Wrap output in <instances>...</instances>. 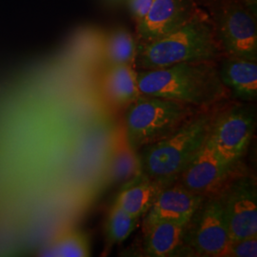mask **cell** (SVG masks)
Masks as SVG:
<instances>
[{
	"label": "cell",
	"mask_w": 257,
	"mask_h": 257,
	"mask_svg": "<svg viewBox=\"0 0 257 257\" xmlns=\"http://www.w3.org/2000/svg\"><path fill=\"white\" fill-rule=\"evenodd\" d=\"M256 110L251 104L239 103L215 112L209 138L221 156L240 163L254 135Z\"/></svg>",
	"instance_id": "obj_7"
},
{
	"label": "cell",
	"mask_w": 257,
	"mask_h": 257,
	"mask_svg": "<svg viewBox=\"0 0 257 257\" xmlns=\"http://www.w3.org/2000/svg\"><path fill=\"white\" fill-rule=\"evenodd\" d=\"M104 87L110 100L118 106H128L141 94L138 71L133 65L109 66L104 77Z\"/></svg>",
	"instance_id": "obj_15"
},
{
	"label": "cell",
	"mask_w": 257,
	"mask_h": 257,
	"mask_svg": "<svg viewBox=\"0 0 257 257\" xmlns=\"http://www.w3.org/2000/svg\"><path fill=\"white\" fill-rule=\"evenodd\" d=\"M107 6L109 7H116V6H119L123 2L127 1V0H103Z\"/></svg>",
	"instance_id": "obj_22"
},
{
	"label": "cell",
	"mask_w": 257,
	"mask_h": 257,
	"mask_svg": "<svg viewBox=\"0 0 257 257\" xmlns=\"http://www.w3.org/2000/svg\"><path fill=\"white\" fill-rule=\"evenodd\" d=\"M224 55L208 14L203 8L182 27L154 41L138 44L137 71L192 61H217Z\"/></svg>",
	"instance_id": "obj_2"
},
{
	"label": "cell",
	"mask_w": 257,
	"mask_h": 257,
	"mask_svg": "<svg viewBox=\"0 0 257 257\" xmlns=\"http://www.w3.org/2000/svg\"><path fill=\"white\" fill-rule=\"evenodd\" d=\"M141 94L210 108L230 95L221 81L217 61H192L138 71Z\"/></svg>",
	"instance_id": "obj_1"
},
{
	"label": "cell",
	"mask_w": 257,
	"mask_h": 257,
	"mask_svg": "<svg viewBox=\"0 0 257 257\" xmlns=\"http://www.w3.org/2000/svg\"><path fill=\"white\" fill-rule=\"evenodd\" d=\"M217 67L221 81L231 95L243 102L256 99L257 61L223 55Z\"/></svg>",
	"instance_id": "obj_12"
},
{
	"label": "cell",
	"mask_w": 257,
	"mask_h": 257,
	"mask_svg": "<svg viewBox=\"0 0 257 257\" xmlns=\"http://www.w3.org/2000/svg\"><path fill=\"white\" fill-rule=\"evenodd\" d=\"M214 115L199 111L169 137L139 150L141 172L163 187L173 183L206 143Z\"/></svg>",
	"instance_id": "obj_3"
},
{
	"label": "cell",
	"mask_w": 257,
	"mask_h": 257,
	"mask_svg": "<svg viewBox=\"0 0 257 257\" xmlns=\"http://www.w3.org/2000/svg\"><path fill=\"white\" fill-rule=\"evenodd\" d=\"M126 2L132 19L138 24L146 17L155 0H127Z\"/></svg>",
	"instance_id": "obj_21"
},
{
	"label": "cell",
	"mask_w": 257,
	"mask_h": 257,
	"mask_svg": "<svg viewBox=\"0 0 257 257\" xmlns=\"http://www.w3.org/2000/svg\"><path fill=\"white\" fill-rule=\"evenodd\" d=\"M238 175L239 163L226 160L208 138L200 152L175 177L173 183L192 193L209 196L218 194Z\"/></svg>",
	"instance_id": "obj_8"
},
{
	"label": "cell",
	"mask_w": 257,
	"mask_h": 257,
	"mask_svg": "<svg viewBox=\"0 0 257 257\" xmlns=\"http://www.w3.org/2000/svg\"><path fill=\"white\" fill-rule=\"evenodd\" d=\"M184 226L170 221H160L144 228L143 248L147 256L175 255L184 245Z\"/></svg>",
	"instance_id": "obj_14"
},
{
	"label": "cell",
	"mask_w": 257,
	"mask_h": 257,
	"mask_svg": "<svg viewBox=\"0 0 257 257\" xmlns=\"http://www.w3.org/2000/svg\"><path fill=\"white\" fill-rule=\"evenodd\" d=\"M124 185L114 203L136 218L146 214L157 194L163 189L161 184L149 178L142 172Z\"/></svg>",
	"instance_id": "obj_13"
},
{
	"label": "cell",
	"mask_w": 257,
	"mask_h": 257,
	"mask_svg": "<svg viewBox=\"0 0 257 257\" xmlns=\"http://www.w3.org/2000/svg\"><path fill=\"white\" fill-rule=\"evenodd\" d=\"M184 245L200 256H226L230 244L220 197L209 195L184 226Z\"/></svg>",
	"instance_id": "obj_6"
},
{
	"label": "cell",
	"mask_w": 257,
	"mask_h": 257,
	"mask_svg": "<svg viewBox=\"0 0 257 257\" xmlns=\"http://www.w3.org/2000/svg\"><path fill=\"white\" fill-rule=\"evenodd\" d=\"M224 55L257 61L256 11L241 0H205Z\"/></svg>",
	"instance_id": "obj_5"
},
{
	"label": "cell",
	"mask_w": 257,
	"mask_h": 257,
	"mask_svg": "<svg viewBox=\"0 0 257 257\" xmlns=\"http://www.w3.org/2000/svg\"><path fill=\"white\" fill-rule=\"evenodd\" d=\"M138 220L113 203L106 221V234L110 244H119L128 238L138 227Z\"/></svg>",
	"instance_id": "obj_18"
},
{
	"label": "cell",
	"mask_w": 257,
	"mask_h": 257,
	"mask_svg": "<svg viewBox=\"0 0 257 257\" xmlns=\"http://www.w3.org/2000/svg\"><path fill=\"white\" fill-rule=\"evenodd\" d=\"M42 256L85 257L91 255V246L85 233L78 230H66L53 239Z\"/></svg>",
	"instance_id": "obj_17"
},
{
	"label": "cell",
	"mask_w": 257,
	"mask_h": 257,
	"mask_svg": "<svg viewBox=\"0 0 257 257\" xmlns=\"http://www.w3.org/2000/svg\"><path fill=\"white\" fill-rule=\"evenodd\" d=\"M128 107L126 139L136 152L169 137L199 112L186 103L144 94Z\"/></svg>",
	"instance_id": "obj_4"
},
{
	"label": "cell",
	"mask_w": 257,
	"mask_h": 257,
	"mask_svg": "<svg viewBox=\"0 0 257 257\" xmlns=\"http://www.w3.org/2000/svg\"><path fill=\"white\" fill-rule=\"evenodd\" d=\"M141 173L139 156L130 147L128 141L114 153L111 163V177L115 182L127 183Z\"/></svg>",
	"instance_id": "obj_19"
},
{
	"label": "cell",
	"mask_w": 257,
	"mask_h": 257,
	"mask_svg": "<svg viewBox=\"0 0 257 257\" xmlns=\"http://www.w3.org/2000/svg\"><path fill=\"white\" fill-rule=\"evenodd\" d=\"M202 10L197 0H155L146 17L136 24L138 44L165 37Z\"/></svg>",
	"instance_id": "obj_10"
},
{
	"label": "cell",
	"mask_w": 257,
	"mask_h": 257,
	"mask_svg": "<svg viewBox=\"0 0 257 257\" xmlns=\"http://www.w3.org/2000/svg\"><path fill=\"white\" fill-rule=\"evenodd\" d=\"M206 196L192 193L182 186L172 183L163 187L146 212L143 228L160 221L185 225Z\"/></svg>",
	"instance_id": "obj_11"
},
{
	"label": "cell",
	"mask_w": 257,
	"mask_h": 257,
	"mask_svg": "<svg viewBox=\"0 0 257 257\" xmlns=\"http://www.w3.org/2000/svg\"><path fill=\"white\" fill-rule=\"evenodd\" d=\"M138 40L127 28L118 26L110 31L104 39V56L107 65L135 66Z\"/></svg>",
	"instance_id": "obj_16"
},
{
	"label": "cell",
	"mask_w": 257,
	"mask_h": 257,
	"mask_svg": "<svg viewBox=\"0 0 257 257\" xmlns=\"http://www.w3.org/2000/svg\"><path fill=\"white\" fill-rule=\"evenodd\" d=\"M230 242L257 234L255 178L236 175L218 193Z\"/></svg>",
	"instance_id": "obj_9"
},
{
	"label": "cell",
	"mask_w": 257,
	"mask_h": 257,
	"mask_svg": "<svg viewBox=\"0 0 257 257\" xmlns=\"http://www.w3.org/2000/svg\"><path fill=\"white\" fill-rule=\"evenodd\" d=\"M226 256L256 257L257 234L248 238L230 242Z\"/></svg>",
	"instance_id": "obj_20"
},
{
	"label": "cell",
	"mask_w": 257,
	"mask_h": 257,
	"mask_svg": "<svg viewBox=\"0 0 257 257\" xmlns=\"http://www.w3.org/2000/svg\"><path fill=\"white\" fill-rule=\"evenodd\" d=\"M242 2H244L246 5H248L249 8L256 11L257 0H241Z\"/></svg>",
	"instance_id": "obj_23"
}]
</instances>
